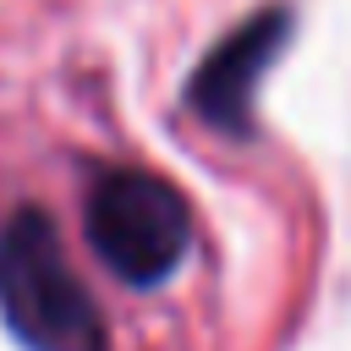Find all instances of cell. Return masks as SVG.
Returning <instances> with one entry per match:
<instances>
[{
  "label": "cell",
  "mask_w": 351,
  "mask_h": 351,
  "mask_svg": "<svg viewBox=\"0 0 351 351\" xmlns=\"http://www.w3.org/2000/svg\"><path fill=\"white\" fill-rule=\"evenodd\" d=\"M0 318L27 351H110L99 302L66 263L44 208H22L0 225Z\"/></svg>",
  "instance_id": "obj_1"
},
{
  "label": "cell",
  "mask_w": 351,
  "mask_h": 351,
  "mask_svg": "<svg viewBox=\"0 0 351 351\" xmlns=\"http://www.w3.org/2000/svg\"><path fill=\"white\" fill-rule=\"evenodd\" d=\"M82 225L99 263L121 285H137V291L165 285L192 252V208L154 170L121 165V170L93 176Z\"/></svg>",
  "instance_id": "obj_2"
},
{
  "label": "cell",
  "mask_w": 351,
  "mask_h": 351,
  "mask_svg": "<svg viewBox=\"0 0 351 351\" xmlns=\"http://www.w3.org/2000/svg\"><path fill=\"white\" fill-rule=\"evenodd\" d=\"M291 38V11L285 5H263L252 11L236 33H225L203 66L192 71L186 82V104L203 126L214 132H230V137H247L252 132V99H258V82L263 71L274 66V55L285 49Z\"/></svg>",
  "instance_id": "obj_3"
}]
</instances>
